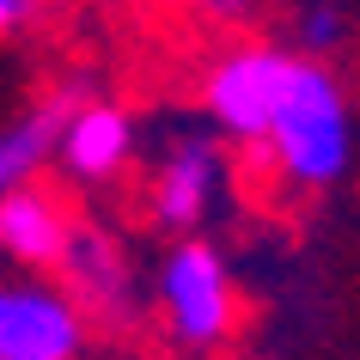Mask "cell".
<instances>
[{
	"instance_id": "obj_1",
	"label": "cell",
	"mask_w": 360,
	"mask_h": 360,
	"mask_svg": "<svg viewBox=\"0 0 360 360\" xmlns=\"http://www.w3.org/2000/svg\"><path fill=\"white\" fill-rule=\"evenodd\" d=\"M269 153L281 177H293L300 190H330L348 177L354 165V110H348V92L342 79L323 68V61L305 56L300 74H293V92H287L275 129H269Z\"/></svg>"
},
{
	"instance_id": "obj_2",
	"label": "cell",
	"mask_w": 360,
	"mask_h": 360,
	"mask_svg": "<svg viewBox=\"0 0 360 360\" xmlns=\"http://www.w3.org/2000/svg\"><path fill=\"white\" fill-rule=\"evenodd\" d=\"M165 330L184 354H214L232 336V275L208 238H177L159 263Z\"/></svg>"
},
{
	"instance_id": "obj_3",
	"label": "cell",
	"mask_w": 360,
	"mask_h": 360,
	"mask_svg": "<svg viewBox=\"0 0 360 360\" xmlns=\"http://www.w3.org/2000/svg\"><path fill=\"white\" fill-rule=\"evenodd\" d=\"M300 61L305 56L275 49V43H245V49H232V56L214 61L208 86H202V110H208L214 129L232 134V141H269L287 92H293Z\"/></svg>"
},
{
	"instance_id": "obj_4",
	"label": "cell",
	"mask_w": 360,
	"mask_h": 360,
	"mask_svg": "<svg viewBox=\"0 0 360 360\" xmlns=\"http://www.w3.org/2000/svg\"><path fill=\"white\" fill-rule=\"evenodd\" d=\"M86 318L79 300L43 281L0 287V360H79Z\"/></svg>"
},
{
	"instance_id": "obj_5",
	"label": "cell",
	"mask_w": 360,
	"mask_h": 360,
	"mask_svg": "<svg viewBox=\"0 0 360 360\" xmlns=\"http://www.w3.org/2000/svg\"><path fill=\"white\" fill-rule=\"evenodd\" d=\"M214 190H220L214 141L208 134H177L165 147V159H159V177H153V220L171 232H190L214 208Z\"/></svg>"
},
{
	"instance_id": "obj_6",
	"label": "cell",
	"mask_w": 360,
	"mask_h": 360,
	"mask_svg": "<svg viewBox=\"0 0 360 360\" xmlns=\"http://www.w3.org/2000/svg\"><path fill=\"white\" fill-rule=\"evenodd\" d=\"M129 153H134V122L122 104H79L68 122H61V147L56 159L74 177H86V184H104V177H116V171L129 165Z\"/></svg>"
},
{
	"instance_id": "obj_7",
	"label": "cell",
	"mask_w": 360,
	"mask_h": 360,
	"mask_svg": "<svg viewBox=\"0 0 360 360\" xmlns=\"http://www.w3.org/2000/svg\"><path fill=\"white\" fill-rule=\"evenodd\" d=\"M74 232L79 226H68V214L56 208V195L37 190V184L0 195V250L19 257V263H37V269L43 263H68Z\"/></svg>"
},
{
	"instance_id": "obj_8",
	"label": "cell",
	"mask_w": 360,
	"mask_h": 360,
	"mask_svg": "<svg viewBox=\"0 0 360 360\" xmlns=\"http://www.w3.org/2000/svg\"><path fill=\"white\" fill-rule=\"evenodd\" d=\"M68 293L79 305L104 311V318H129V305H134L129 257L104 232H74V245H68Z\"/></svg>"
},
{
	"instance_id": "obj_9",
	"label": "cell",
	"mask_w": 360,
	"mask_h": 360,
	"mask_svg": "<svg viewBox=\"0 0 360 360\" xmlns=\"http://www.w3.org/2000/svg\"><path fill=\"white\" fill-rule=\"evenodd\" d=\"M68 110H79V98H49L37 116H25L19 129L0 134V195H13L31 184V171L43 165V159H56L61 147V122H68Z\"/></svg>"
},
{
	"instance_id": "obj_10",
	"label": "cell",
	"mask_w": 360,
	"mask_h": 360,
	"mask_svg": "<svg viewBox=\"0 0 360 360\" xmlns=\"http://www.w3.org/2000/svg\"><path fill=\"white\" fill-rule=\"evenodd\" d=\"M342 37H348V25H342L336 6H311V13L300 19V43H305V56H311V61H318V56H336Z\"/></svg>"
},
{
	"instance_id": "obj_11",
	"label": "cell",
	"mask_w": 360,
	"mask_h": 360,
	"mask_svg": "<svg viewBox=\"0 0 360 360\" xmlns=\"http://www.w3.org/2000/svg\"><path fill=\"white\" fill-rule=\"evenodd\" d=\"M31 13H37V0H0V37L19 31V25H31Z\"/></svg>"
},
{
	"instance_id": "obj_12",
	"label": "cell",
	"mask_w": 360,
	"mask_h": 360,
	"mask_svg": "<svg viewBox=\"0 0 360 360\" xmlns=\"http://www.w3.org/2000/svg\"><path fill=\"white\" fill-rule=\"evenodd\" d=\"M195 6H202L208 19H245L250 13V0H195Z\"/></svg>"
}]
</instances>
